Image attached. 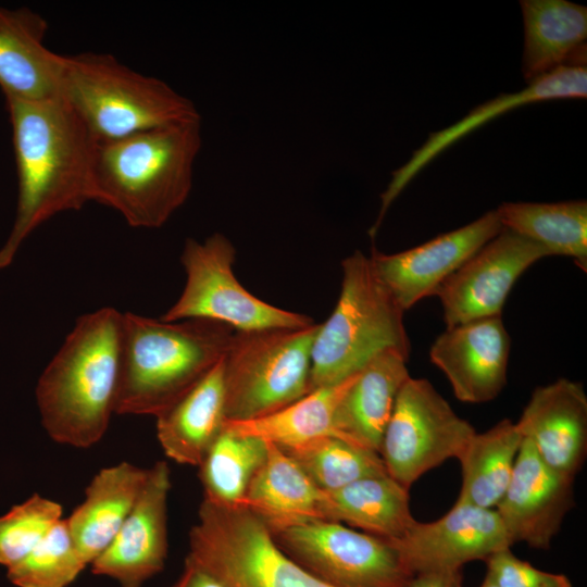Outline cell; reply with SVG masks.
Masks as SVG:
<instances>
[{"label": "cell", "instance_id": "obj_1", "mask_svg": "<svg viewBox=\"0 0 587 587\" xmlns=\"http://www.w3.org/2000/svg\"><path fill=\"white\" fill-rule=\"evenodd\" d=\"M16 161V217L0 249V268L14 259L23 241L42 223L91 201L97 141L61 97L41 100L9 98Z\"/></svg>", "mask_w": 587, "mask_h": 587}, {"label": "cell", "instance_id": "obj_2", "mask_svg": "<svg viewBox=\"0 0 587 587\" xmlns=\"http://www.w3.org/2000/svg\"><path fill=\"white\" fill-rule=\"evenodd\" d=\"M123 313L105 307L75 323L40 375L36 400L55 442L89 448L105 434L121 374Z\"/></svg>", "mask_w": 587, "mask_h": 587}, {"label": "cell", "instance_id": "obj_3", "mask_svg": "<svg viewBox=\"0 0 587 587\" xmlns=\"http://www.w3.org/2000/svg\"><path fill=\"white\" fill-rule=\"evenodd\" d=\"M200 148V121L97 143L92 201L118 211L132 227H161L189 197Z\"/></svg>", "mask_w": 587, "mask_h": 587}, {"label": "cell", "instance_id": "obj_4", "mask_svg": "<svg viewBox=\"0 0 587 587\" xmlns=\"http://www.w3.org/2000/svg\"><path fill=\"white\" fill-rule=\"evenodd\" d=\"M234 332L210 320L164 322L124 312L115 413L161 414L224 357Z\"/></svg>", "mask_w": 587, "mask_h": 587}, {"label": "cell", "instance_id": "obj_5", "mask_svg": "<svg viewBox=\"0 0 587 587\" xmlns=\"http://www.w3.org/2000/svg\"><path fill=\"white\" fill-rule=\"evenodd\" d=\"M60 96L98 143L200 121L191 100L165 82L140 74L111 54L61 55Z\"/></svg>", "mask_w": 587, "mask_h": 587}, {"label": "cell", "instance_id": "obj_6", "mask_svg": "<svg viewBox=\"0 0 587 587\" xmlns=\"http://www.w3.org/2000/svg\"><path fill=\"white\" fill-rule=\"evenodd\" d=\"M341 267L338 301L313 340L310 391L346 380L383 351L410 357L404 311L377 277L370 257L357 250Z\"/></svg>", "mask_w": 587, "mask_h": 587}, {"label": "cell", "instance_id": "obj_7", "mask_svg": "<svg viewBox=\"0 0 587 587\" xmlns=\"http://www.w3.org/2000/svg\"><path fill=\"white\" fill-rule=\"evenodd\" d=\"M319 324L235 330L223 357L226 421L263 417L310 392Z\"/></svg>", "mask_w": 587, "mask_h": 587}, {"label": "cell", "instance_id": "obj_8", "mask_svg": "<svg viewBox=\"0 0 587 587\" xmlns=\"http://www.w3.org/2000/svg\"><path fill=\"white\" fill-rule=\"evenodd\" d=\"M187 557L226 587H334L287 555L247 508L204 498L189 532Z\"/></svg>", "mask_w": 587, "mask_h": 587}, {"label": "cell", "instance_id": "obj_9", "mask_svg": "<svg viewBox=\"0 0 587 587\" xmlns=\"http://www.w3.org/2000/svg\"><path fill=\"white\" fill-rule=\"evenodd\" d=\"M236 249L223 234L203 241L188 238L180 262L185 287L176 302L160 317L164 322L203 319L223 323L234 330L302 328L313 325L304 314L272 305L248 291L236 278Z\"/></svg>", "mask_w": 587, "mask_h": 587}, {"label": "cell", "instance_id": "obj_10", "mask_svg": "<svg viewBox=\"0 0 587 587\" xmlns=\"http://www.w3.org/2000/svg\"><path fill=\"white\" fill-rule=\"evenodd\" d=\"M474 427L424 378L402 385L379 447L388 475L410 487L426 472L458 458Z\"/></svg>", "mask_w": 587, "mask_h": 587}, {"label": "cell", "instance_id": "obj_11", "mask_svg": "<svg viewBox=\"0 0 587 587\" xmlns=\"http://www.w3.org/2000/svg\"><path fill=\"white\" fill-rule=\"evenodd\" d=\"M295 562L334 587H408L412 575L394 545L333 521L271 532Z\"/></svg>", "mask_w": 587, "mask_h": 587}, {"label": "cell", "instance_id": "obj_12", "mask_svg": "<svg viewBox=\"0 0 587 587\" xmlns=\"http://www.w3.org/2000/svg\"><path fill=\"white\" fill-rule=\"evenodd\" d=\"M546 257L550 254L542 246L503 228L437 290L446 328L500 316L517 278Z\"/></svg>", "mask_w": 587, "mask_h": 587}, {"label": "cell", "instance_id": "obj_13", "mask_svg": "<svg viewBox=\"0 0 587 587\" xmlns=\"http://www.w3.org/2000/svg\"><path fill=\"white\" fill-rule=\"evenodd\" d=\"M503 229L496 210L417 247L386 254L372 249L373 268L403 311L436 295L442 283Z\"/></svg>", "mask_w": 587, "mask_h": 587}, {"label": "cell", "instance_id": "obj_14", "mask_svg": "<svg viewBox=\"0 0 587 587\" xmlns=\"http://www.w3.org/2000/svg\"><path fill=\"white\" fill-rule=\"evenodd\" d=\"M413 575L420 572L462 569L485 561L512 542L495 509L458 502L441 517L415 522L399 540L390 541Z\"/></svg>", "mask_w": 587, "mask_h": 587}, {"label": "cell", "instance_id": "obj_15", "mask_svg": "<svg viewBox=\"0 0 587 587\" xmlns=\"http://www.w3.org/2000/svg\"><path fill=\"white\" fill-rule=\"evenodd\" d=\"M171 471L165 461L148 469L140 496L107 549L91 563L96 575L121 587H142L160 573L167 555V497Z\"/></svg>", "mask_w": 587, "mask_h": 587}, {"label": "cell", "instance_id": "obj_16", "mask_svg": "<svg viewBox=\"0 0 587 587\" xmlns=\"http://www.w3.org/2000/svg\"><path fill=\"white\" fill-rule=\"evenodd\" d=\"M574 479L549 467L522 439L511 479L495 510L513 544L548 549L574 507Z\"/></svg>", "mask_w": 587, "mask_h": 587}, {"label": "cell", "instance_id": "obj_17", "mask_svg": "<svg viewBox=\"0 0 587 587\" xmlns=\"http://www.w3.org/2000/svg\"><path fill=\"white\" fill-rule=\"evenodd\" d=\"M509 353L510 337L500 315L446 328L432 345L429 358L458 400L484 403L505 386Z\"/></svg>", "mask_w": 587, "mask_h": 587}, {"label": "cell", "instance_id": "obj_18", "mask_svg": "<svg viewBox=\"0 0 587 587\" xmlns=\"http://www.w3.org/2000/svg\"><path fill=\"white\" fill-rule=\"evenodd\" d=\"M515 424L549 467L575 479L587 455V396L580 383L559 378L535 388Z\"/></svg>", "mask_w": 587, "mask_h": 587}, {"label": "cell", "instance_id": "obj_19", "mask_svg": "<svg viewBox=\"0 0 587 587\" xmlns=\"http://www.w3.org/2000/svg\"><path fill=\"white\" fill-rule=\"evenodd\" d=\"M586 96L587 67H560L527 83L522 90L513 93H502L482 103L453 125L432 133L428 139L413 152L409 161L392 173L390 183L380 196L382 202L378 216L369 230L371 237L376 235L390 204L413 177L433 159L459 139L480 127L483 124L520 105L555 99H582L586 98Z\"/></svg>", "mask_w": 587, "mask_h": 587}, {"label": "cell", "instance_id": "obj_20", "mask_svg": "<svg viewBox=\"0 0 587 587\" xmlns=\"http://www.w3.org/2000/svg\"><path fill=\"white\" fill-rule=\"evenodd\" d=\"M47 21L38 13L0 7V87L5 99L60 96L61 54L43 43Z\"/></svg>", "mask_w": 587, "mask_h": 587}, {"label": "cell", "instance_id": "obj_21", "mask_svg": "<svg viewBox=\"0 0 587 587\" xmlns=\"http://www.w3.org/2000/svg\"><path fill=\"white\" fill-rule=\"evenodd\" d=\"M408 360L389 349L355 374L335 411L334 428L339 438L379 451L397 396L410 377Z\"/></svg>", "mask_w": 587, "mask_h": 587}, {"label": "cell", "instance_id": "obj_22", "mask_svg": "<svg viewBox=\"0 0 587 587\" xmlns=\"http://www.w3.org/2000/svg\"><path fill=\"white\" fill-rule=\"evenodd\" d=\"M147 476L148 469L121 462L92 477L84 501L65 519L74 546L87 565L111 544L136 504Z\"/></svg>", "mask_w": 587, "mask_h": 587}, {"label": "cell", "instance_id": "obj_23", "mask_svg": "<svg viewBox=\"0 0 587 587\" xmlns=\"http://www.w3.org/2000/svg\"><path fill=\"white\" fill-rule=\"evenodd\" d=\"M522 74L529 83L560 67L586 66L587 8L566 0L520 2Z\"/></svg>", "mask_w": 587, "mask_h": 587}, {"label": "cell", "instance_id": "obj_24", "mask_svg": "<svg viewBox=\"0 0 587 587\" xmlns=\"http://www.w3.org/2000/svg\"><path fill=\"white\" fill-rule=\"evenodd\" d=\"M157 417V437L176 463L199 466L226 421L223 358Z\"/></svg>", "mask_w": 587, "mask_h": 587}, {"label": "cell", "instance_id": "obj_25", "mask_svg": "<svg viewBox=\"0 0 587 587\" xmlns=\"http://www.w3.org/2000/svg\"><path fill=\"white\" fill-rule=\"evenodd\" d=\"M252 477L243 507L271 532L311 521L326 520V492L299 464L274 444Z\"/></svg>", "mask_w": 587, "mask_h": 587}, {"label": "cell", "instance_id": "obj_26", "mask_svg": "<svg viewBox=\"0 0 587 587\" xmlns=\"http://www.w3.org/2000/svg\"><path fill=\"white\" fill-rule=\"evenodd\" d=\"M325 492L327 521L344 522L389 541L401 539L416 522L409 489L389 475L365 477Z\"/></svg>", "mask_w": 587, "mask_h": 587}, {"label": "cell", "instance_id": "obj_27", "mask_svg": "<svg viewBox=\"0 0 587 587\" xmlns=\"http://www.w3.org/2000/svg\"><path fill=\"white\" fill-rule=\"evenodd\" d=\"M522 439L509 419L483 433L475 432L457 458L461 469L457 501L495 509L511 479Z\"/></svg>", "mask_w": 587, "mask_h": 587}, {"label": "cell", "instance_id": "obj_28", "mask_svg": "<svg viewBox=\"0 0 587 587\" xmlns=\"http://www.w3.org/2000/svg\"><path fill=\"white\" fill-rule=\"evenodd\" d=\"M496 212L503 228L540 246L550 255H565L584 271L587 266V203L504 202Z\"/></svg>", "mask_w": 587, "mask_h": 587}, {"label": "cell", "instance_id": "obj_29", "mask_svg": "<svg viewBox=\"0 0 587 587\" xmlns=\"http://www.w3.org/2000/svg\"><path fill=\"white\" fill-rule=\"evenodd\" d=\"M354 376L311 390L263 417L243 422L225 421L224 427L236 434L260 438L280 449H289L319 437H338L334 428L335 411Z\"/></svg>", "mask_w": 587, "mask_h": 587}, {"label": "cell", "instance_id": "obj_30", "mask_svg": "<svg viewBox=\"0 0 587 587\" xmlns=\"http://www.w3.org/2000/svg\"><path fill=\"white\" fill-rule=\"evenodd\" d=\"M266 451L262 439L224 427L198 466L203 498L227 508L243 507L249 484Z\"/></svg>", "mask_w": 587, "mask_h": 587}, {"label": "cell", "instance_id": "obj_31", "mask_svg": "<svg viewBox=\"0 0 587 587\" xmlns=\"http://www.w3.org/2000/svg\"><path fill=\"white\" fill-rule=\"evenodd\" d=\"M282 450L324 491L339 489L365 477L388 475L378 452L334 436L319 437Z\"/></svg>", "mask_w": 587, "mask_h": 587}, {"label": "cell", "instance_id": "obj_32", "mask_svg": "<svg viewBox=\"0 0 587 587\" xmlns=\"http://www.w3.org/2000/svg\"><path fill=\"white\" fill-rule=\"evenodd\" d=\"M86 566L62 519L27 557L8 567V578L18 587H66Z\"/></svg>", "mask_w": 587, "mask_h": 587}, {"label": "cell", "instance_id": "obj_33", "mask_svg": "<svg viewBox=\"0 0 587 587\" xmlns=\"http://www.w3.org/2000/svg\"><path fill=\"white\" fill-rule=\"evenodd\" d=\"M61 520V504L37 494L12 507L0 516V565L22 561Z\"/></svg>", "mask_w": 587, "mask_h": 587}, {"label": "cell", "instance_id": "obj_34", "mask_svg": "<svg viewBox=\"0 0 587 587\" xmlns=\"http://www.w3.org/2000/svg\"><path fill=\"white\" fill-rule=\"evenodd\" d=\"M485 563L486 574L498 587H573L566 575L536 569L510 548L492 553Z\"/></svg>", "mask_w": 587, "mask_h": 587}, {"label": "cell", "instance_id": "obj_35", "mask_svg": "<svg viewBox=\"0 0 587 587\" xmlns=\"http://www.w3.org/2000/svg\"><path fill=\"white\" fill-rule=\"evenodd\" d=\"M462 569L420 572L412 575L408 587H462Z\"/></svg>", "mask_w": 587, "mask_h": 587}, {"label": "cell", "instance_id": "obj_36", "mask_svg": "<svg viewBox=\"0 0 587 587\" xmlns=\"http://www.w3.org/2000/svg\"><path fill=\"white\" fill-rule=\"evenodd\" d=\"M172 587H226L215 576L186 557L184 570Z\"/></svg>", "mask_w": 587, "mask_h": 587}, {"label": "cell", "instance_id": "obj_37", "mask_svg": "<svg viewBox=\"0 0 587 587\" xmlns=\"http://www.w3.org/2000/svg\"><path fill=\"white\" fill-rule=\"evenodd\" d=\"M479 587H498L496 583L491 579L489 575H485L484 580L482 582Z\"/></svg>", "mask_w": 587, "mask_h": 587}]
</instances>
